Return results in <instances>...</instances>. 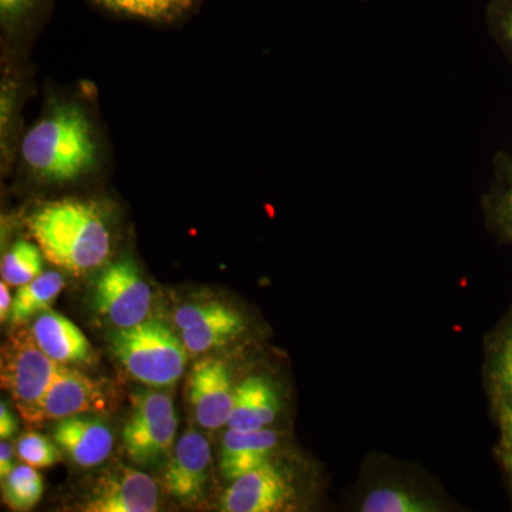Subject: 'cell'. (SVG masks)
<instances>
[{
	"instance_id": "cell-1",
	"label": "cell",
	"mask_w": 512,
	"mask_h": 512,
	"mask_svg": "<svg viewBox=\"0 0 512 512\" xmlns=\"http://www.w3.org/2000/svg\"><path fill=\"white\" fill-rule=\"evenodd\" d=\"M29 228L47 261L70 274H87L109 259L110 229L93 202H47L30 215Z\"/></svg>"
},
{
	"instance_id": "cell-2",
	"label": "cell",
	"mask_w": 512,
	"mask_h": 512,
	"mask_svg": "<svg viewBox=\"0 0 512 512\" xmlns=\"http://www.w3.org/2000/svg\"><path fill=\"white\" fill-rule=\"evenodd\" d=\"M93 128L77 104L63 103L49 110L22 141L26 167L40 180L67 183L96 165Z\"/></svg>"
},
{
	"instance_id": "cell-3",
	"label": "cell",
	"mask_w": 512,
	"mask_h": 512,
	"mask_svg": "<svg viewBox=\"0 0 512 512\" xmlns=\"http://www.w3.org/2000/svg\"><path fill=\"white\" fill-rule=\"evenodd\" d=\"M113 350L128 375L148 386H171L183 376L187 365L183 340L158 320L120 329L114 335Z\"/></svg>"
},
{
	"instance_id": "cell-4",
	"label": "cell",
	"mask_w": 512,
	"mask_h": 512,
	"mask_svg": "<svg viewBox=\"0 0 512 512\" xmlns=\"http://www.w3.org/2000/svg\"><path fill=\"white\" fill-rule=\"evenodd\" d=\"M60 363L37 346L32 333L19 330L2 349V384L28 424H43V402Z\"/></svg>"
},
{
	"instance_id": "cell-5",
	"label": "cell",
	"mask_w": 512,
	"mask_h": 512,
	"mask_svg": "<svg viewBox=\"0 0 512 512\" xmlns=\"http://www.w3.org/2000/svg\"><path fill=\"white\" fill-rule=\"evenodd\" d=\"M177 424L173 400L167 394L151 392L134 397L123 429L128 457L138 464L157 463L173 448Z\"/></svg>"
},
{
	"instance_id": "cell-6",
	"label": "cell",
	"mask_w": 512,
	"mask_h": 512,
	"mask_svg": "<svg viewBox=\"0 0 512 512\" xmlns=\"http://www.w3.org/2000/svg\"><path fill=\"white\" fill-rule=\"evenodd\" d=\"M97 311L119 329L131 328L147 320L151 288L131 259L107 266L94 288Z\"/></svg>"
},
{
	"instance_id": "cell-7",
	"label": "cell",
	"mask_w": 512,
	"mask_h": 512,
	"mask_svg": "<svg viewBox=\"0 0 512 512\" xmlns=\"http://www.w3.org/2000/svg\"><path fill=\"white\" fill-rule=\"evenodd\" d=\"M113 403V393L107 383L60 366L43 402V423L107 412Z\"/></svg>"
},
{
	"instance_id": "cell-8",
	"label": "cell",
	"mask_w": 512,
	"mask_h": 512,
	"mask_svg": "<svg viewBox=\"0 0 512 512\" xmlns=\"http://www.w3.org/2000/svg\"><path fill=\"white\" fill-rule=\"evenodd\" d=\"M158 508L156 481L141 471L120 467L94 485L84 510L89 512H153Z\"/></svg>"
},
{
	"instance_id": "cell-9",
	"label": "cell",
	"mask_w": 512,
	"mask_h": 512,
	"mask_svg": "<svg viewBox=\"0 0 512 512\" xmlns=\"http://www.w3.org/2000/svg\"><path fill=\"white\" fill-rule=\"evenodd\" d=\"M234 399L235 389L224 362L205 359L192 367L190 400L200 426L218 430L228 424Z\"/></svg>"
},
{
	"instance_id": "cell-10",
	"label": "cell",
	"mask_w": 512,
	"mask_h": 512,
	"mask_svg": "<svg viewBox=\"0 0 512 512\" xmlns=\"http://www.w3.org/2000/svg\"><path fill=\"white\" fill-rule=\"evenodd\" d=\"M293 488L288 478L271 463L232 481L222 500L225 512H272L288 505Z\"/></svg>"
},
{
	"instance_id": "cell-11",
	"label": "cell",
	"mask_w": 512,
	"mask_h": 512,
	"mask_svg": "<svg viewBox=\"0 0 512 512\" xmlns=\"http://www.w3.org/2000/svg\"><path fill=\"white\" fill-rule=\"evenodd\" d=\"M211 463V448L202 434L187 431L165 471V488L183 503H195L204 494Z\"/></svg>"
},
{
	"instance_id": "cell-12",
	"label": "cell",
	"mask_w": 512,
	"mask_h": 512,
	"mask_svg": "<svg viewBox=\"0 0 512 512\" xmlns=\"http://www.w3.org/2000/svg\"><path fill=\"white\" fill-rule=\"evenodd\" d=\"M53 437L73 463L96 467L109 458L114 437L109 427L99 420L73 416L57 420Z\"/></svg>"
},
{
	"instance_id": "cell-13",
	"label": "cell",
	"mask_w": 512,
	"mask_h": 512,
	"mask_svg": "<svg viewBox=\"0 0 512 512\" xmlns=\"http://www.w3.org/2000/svg\"><path fill=\"white\" fill-rule=\"evenodd\" d=\"M32 335L37 346L60 365L87 363L93 359L89 339L72 320L60 313L46 311L40 315L33 323Z\"/></svg>"
},
{
	"instance_id": "cell-14",
	"label": "cell",
	"mask_w": 512,
	"mask_h": 512,
	"mask_svg": "<svg viewBox=\"0 0 512 512\" xmlns=\"http://www.w3.org/2000/svg\"><path fill=\"white\" fill-rule=\"evenodd\" d=\"M278 436L272 430H228L221 451V471L234 481L249 471L265 466L274 453Z\"/></svg>"
},
{
	"instance_id": "cell-15",
	"label": "cell",
	"mask_w": 512,
	"mask_h": 512,
	"mask_svg": "<svg viewBox=\"0 0 512 512\" xmlns=\"http://www.w3.org/2000/svg\"><path fill=\"white\" fill-rule=\"evenodd\" d=\"M278 410V394L272 384L264 377H249L235 387L227 426L237 431L262 430L275 420Z\"/></svg>"
},
{
	"instance_id": "cell-16",
	"label": "cell",
	"mask_w": 512,
	"mask_h": 512,
	"mask_svg": "<svg viewBox=\"0 0 512 512\" xmlns=\"http://www.w3.org/2000/svg\"><path fill=\"white\" fill-rule=\"evenodd\" d=\"M244 328V319L237 312L228 308L220 315L211 316L190 329L181 330V340H183L187 352L201 355V353L227 345L241 335Z\"/></svg>"
},
{
	"instance_id": "cell-17",
	"label": "cell",
	"mask_w": 512,
	"mask_h": 512,
	"mask_svg": "<svg viewBox=\"0 0 512 512\" xmlns=\"http://www.w3.org/2000/svg\"><path fill=\"white\" fill-rule=\"evenodd\" d=\"M64 288V279L59 272H45L20 286L13 299L10 322L18 326L40 312H46Z\"/></svg>"
},
{
	"instance_id": "cell-18",
	"label": "cell",
	"mask_w": 512,
	"mask_h": 512,
	"mask_svg": "<svg viewBox=\"0 0 512 512\" xmlns=\"http://www.w3.org/2000/svg\"><path fill=\"white\" fill-rule=\"evenodd\" d=\"M43 252L28 241H18L2 259V279L9 286L29 284L43 274Z\"/></svg>"
},
{
	"instance_id": "cell-19",
	"label": "cell",
	"mask_w": 512,
	"mask_h": 512,
	"mask_svg": "<svg viewBox=\"0 0 512 512\" xmlns=\"http://www.w3.org/2000/svg\"><path fill=\"white\" fill-rule=\"evenodd\" d=\"M43 478L36 468L18 466L13 468L8 477L3 478V497L12 510L29 511L43 495Z\"/></svg>"
},
{
	"instance_id": "cell-20",
	"label": "cell",
	"mask_w": 512,
	"mask_h": 512,
	"mask_svg": "<svg viewBox=\"0 0 512 512\" xmlns=\"http://www.w3.org/2000/svg\"><path fill=\"white\" fill-rule=\"evenodd\" d=\"M123 15L148 20H173L191 8L195 0H94Z\"/></svg>"
},
{
	"instance_id": "cell-21",
	"label": "cell",
	"mask_w": 512,
	"mask_h": 512,
	"mask_svg": "<svg viewBox=\"0 0 512 512\" xmlns=\"http://www.w3.org/2000/svg\"><path fill=\"white\" fill-rule=\"evenodd\" d=\"M485 26L495 45L512 64V0H488Z\"/></svg>"
},
{
	"instance_id": "cell-22",
	"label": "cell",
	"mask_w": 512,
	"mask_h": 512,
	"mask_svg": "<svg viewBox=\"0 0 512 512\" xmlns=\"http://www.w3.org/2000/svg\"><path fill=\"white\" fill-rule=\"evenodd\" d=\"M429 504L420 498L396 490V488H379L367 495L362 511L365 512H426L430 511Z\"/></svg>"
},
{
	"instance_id": "cell-23",
	"label": "cell",
	"mask_w": 512,
	"mask_h": 512,
	"mask_svg": "<svg viewBox=\"0 0 512 512\" xmlns=\"http://www.w3.org/2000/svg\"><path fill=\"white\" fill-rule=\"evenodd\" d=\"M16 453L23 463L35 468H46L59 463L60 453L52 441L42 434L28 433L16 444Z\"/></svg>"
},
{
	"instance_id": "cell-24",
	"label": "cell",
	"mask_w": 512,
	"mask_h": 512,
	"mask_svg": "<svg viewBox=\"0 0 512 512\" xmlns=\"http://www.w3.org/2000/svg\"><path fill=\"white\" fill-rule=\"evenodd\" d=\"M497 210L512 231V156L500 151L494 158Z\"/></svg>"
},
{
	"instance_id": "cell-25",
	"label": "cell",
	"mask_w": 512,
	"mask_h": 512,
	"mask_svg": "<svg viewBox=\"0 0 512 512\" xmlns=\"http://www.w3.org/2000/svg\"><path fill=\"white\" fill-rule=\"evenodd\" d=\"M35 2L36 0H0V15L3 22L19 18L28 12Z\"/></svg>"
},
{
	"instance_id": "cell-26",
	"label": "cell",
	"mask_w": 512,
	"mask_h": 512,
	"mask_svg": "<svg viewBox=\"0 0 512 512\" xmlns=\"http://www.w3.org/2000/svg\"><path fill=\"white\" fill-rule=\"evenodd\" d=\"M16 431H18V421L5 403L0 404V437L2 440L12 439Z\"/></svg>"
},
{
	"instance_id": "cell-27",
	"label": "cell",
	"mask_w": 512,
	"mask_h": 512,
	"mask_svg": "<svg viewBox=\"0 0 512 512\" xmlns=\"http://www.w3.org/2000/svg\"><path fill=\"white\" fill-rule=\"evenodd\" d=\"M501 375H503L504 386L507 387L508 393L512 397V333L505 345Z\"/></svg>"
},
{
	"instance_id": "cell-28",
	"label": "cell",
	"mask_w": 512,
	"mask_h": 512,
	"mask_svg": "<svg viewBox=\"0 0 512 512\" xmlns=\"http://www.w3.org/2000/svg\"><path fill=\"white\" fill-rule=\"evenodd\" d=\"M13 448L8 440H2L0 443V476L2 480L8 477L13 470Z\"/></svg>"
},
{
	"instance_id": "cell-29",
	"label": "cell",
	"mask_w": 512,
	"mask_h": 512,
	"mask_svg": "<svg viewBox=\"0 0 512 512\" xmlns=\"http://www.w3.org/2000/svg\"><path fill=\"white\" fill-rule=\"evenodd\" d=\"M12 305L13 301L10 298L8 284L2 281V284H0V318H2V322L9 318Z\"/></svg>"
},
{
	"instance_id": "cell-30",
	"label": "cell",
	"mask_w": 512,
	"mask_h": 512,
	"mask_svg": "<svg viewBox=\"0 0 512 512\" xmlns=\"http://www.w3.org/2000/svg\"><path fill=\"white\" fill-rule=\"evenodd\" d=\"M504 427H505V431H507L508 439H510V441L512 443V409L505 410Z\"/></svg>"
}]
</instances>
